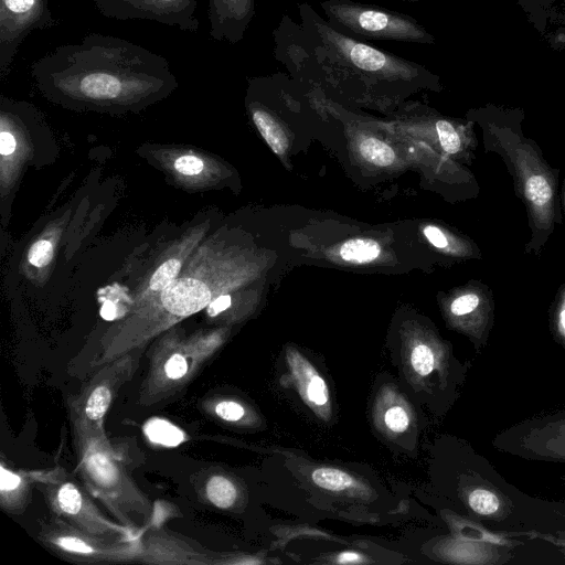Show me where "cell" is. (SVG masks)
Returning <instances> with one entry per match:
<instances>
[{
	"label": "cell",
	"instance_id": "6da1fadb",
	"mask_svg": "<svg viewBox=\"0 0 565 565\" xmlns=\"http://www.w3.org/2000/svg\"><path fill=\"white\" fill-rule=\"evenodd\" d=\"M30 74L52 97L93 105L139 104L178 85L167 58L102 33L55 47L31 64Z\"/></svg>",
	"mask_w": 565,
	"mask_h": 565
},
{
	"label": "cell",
	"instance_id": "7a4b0ae2",
	"mask_svg": "<svg viewBox=\"0 0 565 565\" xmlns=\"http://www.w3.org/2000/svg\"><path fill=\"white\" fill-rule=\"evenodd\" d=\"M475 119L482 130L484 151L501 158L514 194L525 209L530 238L524 254L540 256L556 226L563 224L559 169L553 168L541 147L524 135L521 111L490 107L478 111Z\"/></svg>",
	"mask_w": 565,
	"mask_h": 565
},
{
	"label": "cell",
	"instance_id": "3957f363",
	"mask_svg": "<svg viewBox=\"0 0 565 565\" xmlns=\"http://www.w3.org/2000/svg\"><path fill=\"white\" fill-rule=\"evenodd\" d=\"M305 25L339 65L380 81H418L431 75L422 65L381 51L348 36L322 20L309 6H301Z\"/></svg>",
	"mask_w": 565,
	"mask_h": 565
},
{
	"label": "cell",
	"instance_id": "277c9868",
	"mask_svg": "<svg viewBox=\"0 0 565 565\" xmlns=\"http://www.w3.org/2000/svg\"><path fill=\"white\" fill-rule=\"evenodd\" d=\"M321 8L333 29L356 40L417 44H431L435 41L413 17L380 6L352 0H324Z\"/></svg>",
	"mask_w": 565,
	"mask_h": 565
},
{
	"label": "cell",
	"instance_id": "5b68a950",
	"mask_svg": "<svg viewBox=\"0 0 565 565\" xmlns=\"http://www.w3.org/2000/svg\"><path fill=\"white\" fill-rule=\"evenodd\" d=\"M492 444L525 460L565 463V408L514 424L500 431Z\"/></svg>",
	"mask_w": 565,
	"mask_h": 565
},
{
	"label": "cell",
	"instance_id": "8992f818",
	"mask_svg": "<svg viewBox=\"0 0 565 565\" xmlns=\"http://www.w3.org/2000/svg\"><path fill=\"white\" fill-rule=\"evenodd\" d=\"M55 24L49 0H0V76L8 75L19 47L32 31Z\"/></svg>",
	"mask_w": 565,
	"mask_h": 565
},
{
	"label": "cell",
	"instance_id": "52a82bcc",
	"mask_svg": "<svg viewBox=\"0 0 565 565\" xmlns=\"http://www.w3.org/2000/svg\"><path fill=\"white\" fill-rule=\"evenodd\" d=\"M100 14L115 20H148L195 32L196 0H94Z\"/></svg>",
	"mask_w": 565,
	"mask_h": 565
},
{
	"label": "cell",
	"instance_id": "ba28073f",
	"mask_svg": "<svg viewBox=\"0 0 565 565\" xmlns=\"http://www.w3.org/2000/svg\"><path fill=\"white\" fill-rule=\"evenodd\" d=\"M450 315L461 321L478 348L487 344L494 326L495 302L492 290L480 281H472L449 303Z\"/></svg>",
	"mask_w": 565,
	"mask_h": 565
},
{
	"label": "cell",
	"instance_id": "9c48e42d",
	"mask_svg": "<svg viewBox=\"0 0 565 565\" xmlns=\"http://www.w3.org/2000/svg\"><path fill=\"white\" fill-rule=\"evenodd\" d=\"M210 36L238 43L255 17V0H209Z\"/></svg>",
	"mask_w": 565,
	"mask_h": 565
},
{
	"label": "cell",
	"instance_id": "30bf717a",
	"mask_svg": "<svg viewBox=\"0 0 565 565\" xmlns=\"http://www.w3.org/2000/svg\"><path fill=\"white\" fill-rule=\"evenodd\" d=\"M211 299L209 287L193 278L172 281L161 292L164 308L177 316H189L200 311Z\"/></svg>",
	"mask_w": 565,
	"mask_h": 565
},
{
	"label": "cell",
	"instance_id": "8fae6325",
	"mask_svg": "<svg viewBox=\"0 0 565 565\" xmlns=\"http://www.w3.org/2000/svg\"><path fill=\"white\" fill-rule=\"evenodd\" d=\"M287 356L292 376L303 399L316 407H328L330 395L324 380L297 351L289 350Z\"/></svg>",
	"mask_w": 565,
	"mask_h": 565
},
{
	"label": "cell",
	"instance_id": "7c38bea8",
	"mask_svg": "<svg viewBox=\"0 0 565 565\" xmlns=\"http://www.w3.org/2000/svg\"><path fill=\"white\" fill-rule=\"evenodd\" d=\"M467 502L476 514L488 518L490 521L504 516V501L493 488L477 487L472 489L468 494Z\"/></svg>",
	"mask_w": 565,
	"mask_h": 565
},
{
	"label": "cell",
	"instance_id": "4fadbf2b",
	"mask_svg": "<svg viewBox=\"0 0 565 565\" xmlns=\"http://www.w3.org/2000/svg\"><path fill=\"white\" fill-rule=\"evenodd\" d=\"M253 120L273 151L282 154L288 146V140L276 119L265 109L252 108Z\"/></svg>",
	"mask_w": 565,
	"mask_h": 565
},
{
	"label": "cell",
	"instance_id": "5bb4252c",
	"mask_svg": "<svg viewBox=\"0 0 565 565\" xmlns=\"http://www.w3.org/2000/svg\"><path fill=\"white\" fill-rule=\"evenodd\" d=\"M548 328L553 339L565 350V282L558 286L551 301Z\"/></svg>",
	"mask_w": 565,
	"mask_h": 565
},
{
	"label": "cell",
	"instance_id": "9a60e30c",
	"mask_svg": "<svg viewBox=\"0 0 565 565\" xmlns=\"http://www.w3.org/2000/svg\"><path fill=\"white\" fill-rule=\"evenodd\" d=\"M145 433L151 441L169 447L177 446L184 439L183 433L178 427L159 418L148 422Z\"/></svg>",
	"mask_w": 565,
	"mask_h": 565
},
{
	"label": "cell",
	"instance_id": "2e32d148",
	"mask_svg": "<svg viewBox=\"0 0 565 565\" xmlns=\"http://www.w3.org/2000/svg\"><path fill=\"white\" fill-rule=\"evenodd\" d=\"M311 478L317 486L330 491H343L355 484L350 475L335 468H318L313 470Z\"/></svg>",
	"mask_w": 565,
	"mask_h": 565
},
{
	"label": "cell",
	"instance_id": "e0dca14e",
	"mask_svg": "<svg viewBox=\"0 0 565 565\" xmlns=\"http://www.w3.org/2000/svg\"><path fill=\"white\" fill-rule=\"evenodd\" d=\"M340 254L344 260L371 262L379 256L380 246L373 239H351L342 245Z\"/></svg>",
	"mask_w": 565,
	"mask_h": 565
},
{
	"label": "cell",
	"instance_id": "ac0fdd59",
	"mask_svg": "<svg viewBox=\"0 0 565 565\" xmlns=\"http://www.w3.org/2000/svg\"><path fill=\"white\" fill-rule=\"evenodd\" d=\"M209 500L218 508H230L236 499L235 486L225 477L214 476L206 484Z\"/></svg>",
	"mask_w": 565,
	"mask_h": 565
},
{
	"label": "cell",
	"instance_id": "d6986e66",
	"mask_svg": "<svg viewBox=\"0 0 565 565\" xmlns=\"http://www.w3.org/2000/svg\"><path fill=\"white\" fill-rule=\"evenodd\" d=\"M359 149L363 158L376 166H390L395 159L393 149L373 137L364 139Z\"/></svg>",
	"mask_w": 565,
	"mask_h": 565
},
{
	"label": "cell",
	"instance_id": "ffe728a7",
	"mask_svg": "<svg viewBox=\"0 0 565 565\" xmlns=\"http://www.w3.org/2000/svg\"><path fill=\"white\" fill-rule=\"evenodd\" d=\"M411 364L420 376H427L436 366L433 350L426 344L416 345L411 353Z\"/></svg>",
	"mask_w": 565,
	"mask_h": 565
},
{
	"label": "cell",
	"instance_id": "44dd1931",
	"mask_svg": "<svg viewBox=\"0 0 565 565\" xmlns=\"http://www.w3.org/2000/svg\"><path fill=\"white\" fill-rule=\"evenodd\" d=\"M181 268V263L178 259H169L164 262L153 273L149 286L152 290H163L168 287L178 276Z\"/></svg>",
	"mask_w": 565,
	"mask_h": 565
},
{
	"label": "cell",
	"instance_id": "7402d4cb",
	"mask_svg": "<svg viewBox=\"0 0 565 565\" xmlns=\"http://www.w3.org/2000/svg\"><path fill=\"white\" fill-rule=\"evenodd\" d=\"M110 393L106 387H97L90 394L86 404V414L90 419H99L108 408Z\"/></svg>",
	"mask_w": 565,
	"mask_h": 565
},
{
	"label": "cell",
	"instance_id": "603a6c76",
	"mask_svg": "<svg viewBox=\"0 0 565 565\" xmlns=\"http://www.w3.org/2000/svg\"><path fill=\"white\" fill-rule=\"evenodd\" d=\"M384 422L390 430L403 433L408 428L409 417L403 407L394 406L385 412Z\"/></svg>",
	"mask_w": 565,
	"mask_h": 565
},
{
	"label": "cell",
	"instance_id": "cb8c5ba5",
	"mask_svg": "<svg viewBox=\"0 0 565 565\" xmlns=\"http://www.w3.org/2000/svg\"><path fill=\"white\" fill-rule=\"evenodd\" d=\"M53 257V246L47 241H38L29 250V262L36 266L43 267L47 265Z\"/></svg>",
	"mask_w": 565,
	"mask_h": 565
},
{
	"label": "cell",
	"instance_id": "d4e9b609",
	"mask_svg": "<svg viewBox=\"0 0 565 565\" xmlns=\"http://www.w3.org/2000/svg\"><path fill=\"white\" fill-rule=\"evenodd\" d=\"M60 507L67 513H76L82 503L79 492L72 486H64L58 492Z\"/></svg>",
	"mask_w": 565,
	"mask_h": 565
},
{
	"label": "cell",
	"instance_id": "484cf974",
	"mask_svg": "<svg viewBox=\"0 0 565 565\" xmlns=\"http://www.w3.org/2000/svg\"><path fill=\"white\" fill-rule=\"evenodd\" d=\"M174 167L182 174L194 175L203 170L204 163L195 156H182L177 159Z\"/></svg>",
	"mask_w": 565,
	"mask_h": 565
},
{
	"label": "cell",
	"instance_id": "4316f807",
	"mask_svg": "<svg viewBox=\"0 0 565 565\" xmlns=\"http://www.w3.org/2000/svg\"><path fill=\"white\" fill-rule=\"evenodd\" d=\"M215 412L221 418L227 422H236L241 419L245 413L242 405L231 401L218 403Z\"/></svg>",
	"mask_w": 565,
	"mask_h": 565
},
{
	"label": "cell",
	"instance_id": "83f0119b",
	"mask_svg": "<svg viewBox=\"0 0 565 565\" xmlns=\"http://www.w3.org/2000/svg\"><path fill=\"white\" fill-rule=\"evenodd\" d=\"M188 371L185 359L180 354L172 355L166 364V373L170 379H180Z\"/></svg>",
	"mask_w": 565,
	"mask_h": 565
},
{
	"label": "cell",
	"instance_id": "f1b7e54d",
	"mask_svg": "<svg viewBox=\"0 0 565 565\" xmlns=\"http://www.w3.org/2000/svg\"><path fill=\"white\" fill-rule=\"evenodd\" d=\"M424 234L428 241L437 248L444 249L449 246L447 235L437 226L428 225L424 228Z\"/></svg>",
	"mask_w": 565,
	"mask_h": 565
},
{
	"label": "cell",
	"instance_id": "f546056e",
	"mask_svg": "<svg viewBox=\"0 0 565 565\" xmlns=\"http://www.w3.org/2000/svg\"><path fill=\"white\" fill-rule=\"evenodd\" d=\"M58 544L72 552H78V553H90L92 547L84 543L82 540H78L76 537H62L58 540Z\"/></svg>",
	"mask_w": 565,
	"mask_h": 565
},
{
	"label": "cell",
	"instance_id": "4dcf8cb0",
	"mask_svg": "<svg viewBox=\"0 0 565 565\" xmlns=\"http://www.w3.org/2000/svg\"><path fill=\"white\" fill-rule=\"evenodd\" d=\"M15 139L14 137L7 131H2L0 134V152L3 156L11 154L15 149Z\"/></svg>",
	"mask_w": 565,
	"mask_h": 565
},
{
	"label": "cell",
	"instance_id": "1f68e13d",
	"mask_svg": "<svg viewBox=\"0 0 565 565\" xmlns=\"http://www.w3.org/2000/svg\"><path fill=\"white\" fill-rule=\"evenodd\" d=\"M231 306V297L228 295L216 298L209 305L207 313L210 316H216L221 311H224Z\"/></svg>",
	"mask_w": 565,
	"mask_h": 565
},
{
	"label": "cell",
	"instance_id": "d6a6232c",
	"mask_svg": "<svg viewBox=\"0 0 565 565\" xmlns=\"http://www.w3.org/2000/svg\"><path fill=\"white\" fill-rule=\"evenodd\" d=\"M20 484V478L11 471L1 468V489L12 490Z\"/></svg>",
	"mask_w": 565,
	"mask_h": 565
},
{
	"label": "cell",
	"instance_id": "836d02e7",
	"mask_svg": "<svg viewBox=\"0 0 565 565\" xmlns=\"http://www.w3.org/2000/svg\"><path fill=\"white\" fill-rule=\"evenodd\" d=\"M337 562L338 563H342V564H345V563H361V562H363V558L358 553L344 552V553H341L338 556Z\"/></svg>",
	"mask_w": 565,
	"mask_h": 565
},
{
	"label": "cell",
	"instance_id": "e575fe53",
	"mask_svg": "<svg viewBox=\"0 0 565 565\" xmlns=\"http://www.w3.org/2000/svg\"><path fill=\"white\" fill-rule=\"evenodd\" d=\"M100 316L105 320H113L116 316V309L111 301H105L100 308Z\"/></svg>",
	"mask_w": 565,
	"mask_h": 565
},
{
	"label": "cell",
	"instance_id": "d590c367",
	"mask_svg": "<svg viewBox=\"0 0 565 565\" xmlns=\"http://www.w3.org/2000/svg\"><path fill=\"white\" fill-rule=\"evenodd\" d=\"M559 195H561L562 212L565 214V178H564V182H563V186H562V192Z\"/></svg>",
	"mask_w": 565,
	"mask_h": 565
},
{
	"label": "cell",
	"instance_id": "8d00e7d4",
	"mask_svg": "<svg viewBox=\"0 0 565 565\" xmlns=\"http://www.w3.org/2000/svg\"><path fill=\"white\" fill-rule=\"evenodd\" d=\"M398 1L417 2L419 0H398Z\"/></svg>",
	"mask_w": 565,
	"mask_h": 565
}]
</instances>
